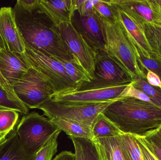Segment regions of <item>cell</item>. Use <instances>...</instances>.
Wrapping results in <instances>:
<instances>
[{
    "mask_svg": "<svg viewBox=\"0 0 161 160\" xmlns=\"http://www.w3.org/2000/svg\"><path fill=\"white\" fill-rule=\"evenodd\" d=\"M19 118V113L14 110L0 108V143L6 140L14 131Z\"/></svg>",
    "mask_w": 161,
    "mask_h": 160,
    "instance_id": "cell-21",
    "label": "cell"
},
{
    "mask_svg": "<svg viewBox=\"0 0 161 160\" xmlns=\"http://www.w3.org/2000/svg\"><path fill=\"white\" fill-rule=\"evenodd\" d=\"M99 160H129L120 136L94 140Z\"/></svg>",
    "mask_w": 161,
    "mask_h": 160,
    "instance_id": "cell-17",
    "label": "cell"
},
{
    "mask_svg": "<svg viewBox=\"0 0 161 160\" xmlns=\"http://www.w3.org/2000/svg\"><path fill=\"white\" fill-rule=\"evenodd\" d=\"M35 157L36 155L29 154L23 148L14 131L8 136L0 150V160H35Z\"/></svg>",
    "mask_w": 161,
    "mask_h": 160,
    "instance_id": "cell-18",
    "label": "cell"
},
{
    "mask_svg": "<svg viewBox=\"0 0 161 160\" xmlns=\"http://www.w3.org/2000/svg\"><path fill=\"white\" fill-rule=\"evenodd\" d=\"M12 9L16 26L25 46L57 58L75 60L58 28L41 8L38 1L33 5L26 6L18 0Z\"/></svg>",
    "mask_w": 161,
    "mask_h": 160,
    "instance_id": "cell-1",
    "label": "cell"
},
{
    "mask_svg": "<svg viewBox=\"0 0 161 160\" xmlns=\"http://www.w3.org/2000/svg\"><path fill=\"white\" fill-rule=\"evenodd\" d=\"M145 137L154 143L161 149V132L158 130L149 132Z\"/></svg>",
    "mask_w": 161,
    "mask_h": 160,
    "instance_id": "cell-35",
    "label": "cell"
},
{
    "mask_svg": "<svg viewBox=\"0 0 161 160\" xmlns=\"http://www.w3.org/2000/svg\"><path fill=\"white\" fill-rule=\"evenodd\" d=\"M143 28L152 54L161 59V26L145 24Z\"/></svg>",
    "mask_w": 161,
    "mask_h": 160,
    "instance_id": "cell-23",
    "label": "cell"
},
{
    "mask_svg": "<svg viewBox=\"0 0 161 160\" xmlns=\"http://www.w3.org/2000/svg\"><path fill=\"white\" fill-rule=\"evenodd\" d=\"M7 140V139H6ZM6 142V140L5 141H4V142H3L1 143H0V150L2 149V148H3V146L4 145L5 143Z\"/></svg>",
    "mask_w": 161,
    "mask_h": 160,
    "instance_id": "cell-39",
    "label": "cell"
},
{
    "mask_svg": "<svg viewBox=\"0 0 161 160\" xmlns=\"http://www.w3.org/2000/svg\"><path fill=\"white\" fill-rule=\"evenodd\" d=\"M92 132L94 139L115 137L122 133L103 112L99 114L97 117Z\"/></svg>",
    "mask_w": 161,
    "mask_h": 160,
    "instance_id": "cell-20",
    "label": "cell"
},
{
    "mask_svg": "<svg viewBox=\"0 0 161 160\" xmlns=\"http://www.w3.org/2000/svg\"><path fill=\"white\" fill-rule=\"evenodd\" d=\"M39 5L56 27L72 23L75 10L72 0H38Z\"/></svg>",
    "mask_w": 161,
    "mask_h": 160,
    "instance_id": "cell-16",
    "label": "cell"
},
{
    "mask_svg": "<svg viewBox=\"0 0 161 160\" xmlns=\"http://www.w3.org/2000/svg\"><path fill=\"white\" fill-rule=\"evenodd\" d=\"M100 0H84L77 11L80 15H84L92 12L94 10V7L98 3Z\"/></svg>",
    "mask_w": 161,
    "mask_h": 160,
    "instance_id": "cell-33",
    "label": "cell"
},
{
    "mask_svg": "<svg viewBox=\"0 0 161 160\" xmlns=\"http://www.w3.org/2000/svg\"><path fill=\"white\" fill-rule=\"evenodd\" d=\"M72 23L85 40L96 50H104L105 36L102 19L94 10L84 15L75 11Z\"/></svg>",
    "mask_w": 161,
    "mask_h": 160,
    "instance_id": "cell-12",
    "label": "cell"
},
{
    "mask_svg": "<svg viewBox=\"0 0 161 160\" xmlns=\"http://www.w3.org/2000/svg\"><path fill=\"white\" fill-rule=\"evenodd\" d=\"M0 108L14 110L25 115L29 112V108L17 97L14 96L0 86Z\"/></svg>",
    "mask_w": 161,
    "mask_h": 160,
    "instance_id": "cell-24",
    "label": "cell"
},
{
    "mask_svg": "<svg viewBox=\"0 0 161 160\" xmlns=\"http://www.w3.org/2000/svg\"><path fill=\"white\" fill-rule=\"evenodd\" d=\"M78 139L83 150L84 160H99L93 142L84 138Z\"/></svg>",
    "mask_w": 161,
    "mask_h": 160,
    "instance_id": "cell-30",
    "label": "cell"
},
{
    "mask_svg": "<svg viewBox=\"0 0 161 160\" xmlns=\"http://www.w3.org/2000/svg\"><path fill=\"white\" fill-rule=\"evenodd\" d=\"M158 58L159 60L160 63L161 65V59H160V58H159V57H158Z\"/></svg>",
    "mask_w": 161,
    "mask_h": 160,
    "instance_id": "cell-41",
    "label": "cell"
},
{
    "mask_svg": "<svg viewBox=\"0 0 161 160\" xmlns=\"http://www.w3.org/2000/svg\"><path fill=\"white\" fill-rule=\"evenodd\" d=\"M2 49L19 54L25 51L24 43L16 26L13 9L9 7L0 8V50Z\"/></svg>",
    "mask_w": 161,
    "mask_h": 160,
    "instance_id": "cell-13",
    "label": "cell"
},
{
    "mask_svg": "<svg viewBox=\"0 0 161 160\" xmlns=\"http://www.w3.org/2000/svg\"><path fill=\"white\" fill-rule=\"evenodd\" d=\"M62 39L75 60L89 75L94 78L97 50L75 28L72 23H63L57 27Z\"/></svg>",
    "mask_w": 161,
    "mask_h": 160,
    "instance_id": "cell-9",
    "label": "cell"
},
{
    "mask_svg": "<svg viewBox=\"0 0 161 160\" xmlns=\"http://www.w3.org/2000/svg\"><path fill=\"white\" fill-rule=\"evenodd\" d=\"M127 97L135 98L140 100L143 101L155 104V102L147 95L133 87L131 85V83L123 92L121 98Z\"/></svg>",
    "mask_w": 161,
    "mask_h": 160,
    "instance_id": "cell-31",
    "label": "cell"
},
{
    "mask_svg": "<svg viewBox=\"0 0 161 160\" xmlns=\"http://www.w3.org/2000/svg\"><path fill=\"white\" fill-rule=\"evenodd\" d=\"M64 66L68 75L76 84L78 88L83 83L91 82L89 75L75 60L69 61L57 58Z\"/></svg>",
    "mask_w": 161,
    "mask_h": 160,
    "instance_id": "cell-22",
    "label": "cell"
},
{
    "mask_svg": "<svg viewBox=\"0 0 161 160\" xmlns=\"http://www.w3.org/2000/svg\"><path fill=\"white\" fill-rule=\"evenodd\" d=\"M61 132L58 130L50 137L36 153L35 160H53V157L57 152L58 138Z\"/></svg>",
    "mask_w": 161,
    "mask_h": 160,
    "instance_id": "cell-27",
    "label": "cell"
},
{
    "mask_svg": "<svg viewBox=\"0 0 161 160\" xmlns=\"http://www.w3.org/2000/svg\"><path fill=\"white\" fill-rule=\"evenodd\" d=\"M94 10L101 18L109 21L115 20V10L113 6L110 3L109 0H100L94 7Z\"/></svg>",
    "mask_w": 161,
    "mask_h": 160,
    "instance_id": "cell-29",
    "label": "cell"
},
{
    "mask_svg": "<svg viewBox=\"0 0 161 160\" xmlns=\"http://www.w3.org/2000/svg\"><path fill=\"white\" fill-rule=\"evenodd\" d=\"M21 54L30 68L34 69L52 86L54 94L77 88L56 57L28 46Z\"/></svg>",
    "mask_w": 161,
    "mask_h": 160,
    "instance_id": "cell-4",
    "label": "cell"
},
{
    "mask_svg": "<svg viewBox=\"0 0 161 160\" xmlns=\"http://www.w3.org/2000/svg\"><path fill=\"white\" fill-rule=\"evenodd\" d=\"M30 67L22 56L6 49L0 51V72L12 87L28 71Z\"/></svg>",
    "mask_w": 161,
    "mask_h": 160,
    "instance_id": "cell-14",
    "label": "cell"
},
{
    "mask_svg": "<svg viewBox=\"0 0 161 160\" xmlns=\"http://www.w3.org/2000/svg\"><path fill=\"white\" fill-rule=\"evenodd\" d=\"M130 83L81 86L53 94L51 99L68 104H90L107 102L120 98L123 92Z\"/></svg>",
    "mask_w": 161,
    "mask_h": 160,
    "instance_id": "cell-6",
    "label": "cell"
},
{
    "mask_svg": "<svg viewBox=\"0 0 161 160\" xmlns=\"http://www.w3.org/2000/svg\"><path fill=\"white\" fill-rule=\"evenodd\" d=\"M144 137V136H143ZM146 143L148 147V148L151 150L152 152L155 154V156L159 159L161 160V149L159 147H158L157 145L151 141L147 140L144 137Z\"/></svg>",
    "mask_w": 161,
    "mask_h": 160,
    "instance_id": "cell-37",
    "label": "cell"
},
{
    "mask_svg": "<svg viewBox=\"0 0 161 160\" xmlns=\"http://www.w3.org/2000/svg\"><path fill=\"white\" fill-rule=\"evenodd\" d=\"M134 136L138 142L144 160H159L147 145L144 137L137 135Z\"/></svg>",
    "mask_w": 161,
    "mask_h": 160,
    "instance_id": "cell-32",
    "label": "cell"
},
{
    "mask_svg": "<svg viewBox=\"0 0 161 160\" xmlns=\"http://www.w3.org/2000/svg\"><path fill=\"white\" fill-rule=\"evenodd\" d=\"M158 130L159 131H160L161 132V126L158 129Z\"/></svg>",
    "mask_w": 161,
    "mask_h": 160,
    "instance_id": "cell-40",
    "label": "cell"
},
{
    "mask_svg": "<svg viewBox=\"0 0 161 160\" xmlns=\"http://www.w3.org/2000/svg\"><path fill=\"white\" fill-rule=\"evenodd\" d=\"M119 136L129 160H144L134 135L122 133Z\"/></svg>",
    "mask_w": 161,
    "mask_h": 160,
    "instance_id": "cell-26",
    "label": "cell"
},
{
    "mask_svg": "<svg viewBox=\"0 0 161 160\" xmlns=\"http://www.w3.org/2000/svg\"><path fill=\"white\" fill-rule=\"evenodd\" d=\"M12 88L18 99L29 109H37L54 94L44 78L31 68Z\"/></svg>",
    "mask_w": 161,
    "mask_h": 160,
    "instance_id": "cell-8",
    "label": "cell"
},
{
    "mask_svg": "<svg viewBox=\"0 0 161 160\" xmlns=\"http://www.w3.org/2000/svg\"><path fill=\"white\" fill-rule=\"evenodd\" d=\"M50 120L69 137L84 138L92 141L94 140L92 129L82 123L62 117H55Z\"/></svg>",
    "mask_w": 161,
    "mask_h": 160,
    "instance_id": "cell-19",
    "label": "cell"
},
{
    "mask_svg": "<svg viewBox=\"0 0 161 160\" xmlns=\"http://www.w3.org/2000/svg\"><path fill=\"white\" fill-rule=\"evenodd\" d=\"M112 5L114 7L117 18L122 23L129 39L137 51L138 55L142 54L147 58L151 57L153 54L146 38L143 28L136 23L125 12L113 5Z\"/></svg>",
    "mask_w": 161,
    "mask_h": 160,
    "instance_id": "cell-15",
    "label": "cell"
},
{
    "mask_svg": "<svg viewBox=\"0 0 161 160\" xmlns=\"http://www.w3.org/2000/svg\"><path fill=\"white\" fill-rule=\"evenodd\" d=\"M70 139L72 141L74 146L75 150V155L76 160H84L83 150L78 138L74 137H69Z\"/></svg>",
    "mask_w": 161,
    "mask_h": 160,
    "instance_id": "cell-34",
    "label": "cell"
},
{
    "mask_svg": "<svg viewBox=\"0 0 161 160\" xmlns=\"http://www.w3.org/2000/svg\"><path fill=\"white\" fill-rule=\"evenodd\" d=\"M131 85L136 89L147 95L155 104L161 107V88L153 86L147 82V79L137 78L132 81Z\"/></svg>",
    "mask_w": 161,
    "mask_h": 160,
    "instance_id": "cell-25",
    "label": "cell"
},
{
    "mask_svg": "<svg viewBox=\"0 0 161 160\" xmlns=\"http://www.w3.org/2000/svg\"><path fill=\"white\" fill-rule=\"evenodd\" d=\"M0 86L3 87L6 91H7L10 95L14 96L17 97L15 93H14V91H13L12 86L9 85L8 83L4 79V78L2 76V74H1V72H0Z\"/></svg>",
    "mask_w": 161,
    "mask_h": 160,
    "instance_id": "cell-38",
    "label": "cell"
},
{
    "mask_svg": "<svg viewBox=\"0 0 161 160\" xmlns=\"http://www.w3.org/2000/svg\"><path fill=\"white\" fill-rule=\"evenodd\" d=\"M138 62L140 69L146 76L147 70H149L157 74L161 80V65L157 56L152 54L151 57L148 58L139 54Z\"/></svg>",
    "mask_w": 161,
    "mask_h": 160,
    "instance_id": "cell-28",
    "label": "cell"
},
{
    "mask_svg": "<svg viewBox=\"0 0 161 160\" xmlns=\"http://www.w3.org/2000/svg\"><path fill=\"white\" fill-rule=\"evenodd\" d=\"M115 15L114 22L101 18L105 36L104 51L133 80L137 78L146 79L139 66L138 53L116 13Z\"/></svg>",
    "mask_w": 161,
    "mask_h": 160,
    "instance_id": "cell-3",
    "label": "cell"
},
{
    "mask_svg": "<svg viewBox=\"0 0 161 160\" xmlns=\"http://www.w3.org/2000/svg\"><path fill=\"white\" fill-rule=\"evenodd\" d=\"M143 28L144 24L161 26V8L157 0H109Z\"/></svg>",
    "mask_w": 161,
    "mask_h": 160,
    "instance_id": "cell-10",
    "label": "cell"
},
{
    "mask_svg": "<svg viewBox=\"0 0 161 160\" xmlns=\"http://www.w3.org/2000/svg\"><path fill=\"white\" fill-rule=\"evenodd\" d=\"M58 130L60 129L50 119L32 112L23 116L16 132L23 148L29 154L36 155Z\"/></svg>",
    "mask_w": 161,
    "mask_h": 160,
    "instance_id": "cell-5",
    "label": "cell"
},
{
    "mask_svg": "<svg viewBox=\"0 0 161 160\" xmlns=\"http://www.w3.org/2000/svg\"><path fill=\"white\" fill-rule=\"evenodd\" d=\"M132 79L109 58L104 50H97L94 78L81 86L102 85L110 84H125L132 82Z\"/></svg>",
    "mask_w": 161,
    "mask_h": 160,
    "instance_id": "cell-11",
    "label": "cell"
},
{
    "mask_svg": "<svg viewBox=\"0 0 161 160\" xmlns=\"http://www.w3.org/2000/svg\"><path fill=\"white\" fill-rule=\"evenodd\" d=\"M125 134L146 136L161 126V107L135 98H121L103 111Z\"/></svg>",
    "mask_w": 161,
    "mask_h": 160,
    "instance_id": "cell-2",
    "label": "cell"
},
{
    "mask_svg": "<svg viewBox=\"0 0 161 160\" xmlns=\"http://www.w3.org/2000/svg\"><path fill=\"white\" fill-rule=\"evenodd\" d=\"M117 99L90 104H65L50 99L37 109L42 110L49 119L55 117L68 118L82 123L92 129L98 115Z\"/></svg>",
    "mask_w": 161,
    "mask_h": 160,
    "instance_id": "cell-7",
    "label": "cell"
},
{
    "mask_svg": "<svg viewBox=\"0 0 161 160\" xmlns=\"http://www.w3.org/2000/svg\"><path fill=\"white\" fill-rule=\"evenodd\" d=\"M146 79L147 82L153 85L161 88V80L160 78L154 72L147 70L146 73Z\"/></svg>",
    "mask_w": 161,
    "mask_h": 160,
    "instance_id": "cell-36",
    "label": "cell"
}]
</instances>
